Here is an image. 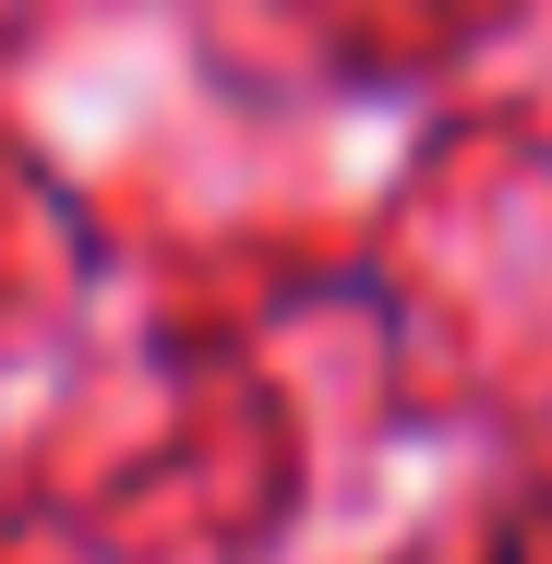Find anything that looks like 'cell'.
Instances as JSON below:
<instances>
[{
    "mask_svg": "<svg viewBox=\"0 0 552 564\" xmlns=\"http://www.w3.org/2000/svg\"><path fill=\"white\" fill-rule=\"evenodd\" d=\"M493 564H529V553H517V541H505V553H493Z\"/></svg>",
    "mask_w": 552,
    "mask_h": 564,
    "instance_id": "cell-1",
    "label": "cell"
}]
</instances>
